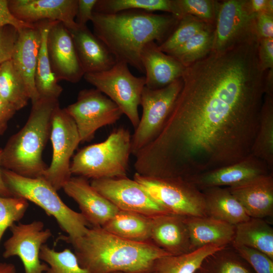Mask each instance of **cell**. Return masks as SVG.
<instances>
[{"label":"cell","instance_id":"d6a6232c","mask_svg":"<svg viewBox=\"0 0 273 273\" xmlns=\"http://www.w3.org/2000/svg\"><path fill=\"white\" fill-rule=\"evenodd\" d=\"M128 10L160 11L175 16L174 0H98L94 12L114 14Z\"/></svg>","mask_w":273,"mask_h":273},{"label":"cell","instance_id":"ab89813d","mask_svg":"<svg viewBox=\"0 0 273 273\" xmlns=\"http://www.w3.org/2000/svg\"><path fill=\"white\" fill-rule=\"evenodd\" d=\"M18 37V30L11 25L0 27V65L11 60Z\"/></svg>","mask_w":273,"mask_h":273},{"label":"cell","instance_id":"d590c367","mask_svg":"<svg viewBox=\"0 0 273 273\" xmlns=\"http://www.w3.org/2000/svg\"><path fill=\"white\" fill-rule=\"evenodd\" d=\"M210 25H212L207 24L193 16H184L179 20L170 35L158 45V48L162 52L168 54Z\"/></svg>","mask_w":273,"mask_h":273},{"label":"cell","instance_id":"8d00e7d4","mask_svg":"<svg viewBox=\"0 0 273 273\" xmlns=\"http://www.w3.org/2000/svg\"><path fill=\"white\" fill-rule=\"evenodd\" d=\"M218 2L212 0H174L175 17L179 20L184 16L191 15L214 26Z\"/></svg>","mask_w":273,"mask_h":273},{"label":"cell","instance_id":"f6af8a7d","mask_svg":"<svg viewBox=\"0 0 273 273\" xmlns=\"http://www.w3.org/2000/svg\"><path fill=\"white\" fill-rule=\"evenodd\" d=\"M16 112L14 108L0 96V134L6 130L8 121Z\"/></svg>","mask_w":273,"mask_h":273},{"label":"cell","instance_id":"ffe728a7","mask_svg":"<svg viewBox=\"0 0 273 273\" xmlns=\"http://www.w3.org/2000/svg\"><path fill=\"white\" fill-rule=\"evenodd\" d=\"M18 30V37L11 61L24 80L32 103L39 99L34 74L41 41L39 23Z\"/></svg>","mask_w":273,"mask_h":273},{"label":"cell","instance_id":"44dd1931","mask_svg":"<svg viewBox=\"0 0 273 273\" xmlns=\"http://www.w3.org/2000/svg\"><path fill=\"white\" fill-rule=\"evenodd\" d=\"M185 217L170 213L152 217L150 241L170 255L191 251Z\"/></svg>","mask_w":273,"mask_h":273},{"label":"cell","instance_id":"60d3db41","mask_svg":"<svg viewBox=\"0 0 273 273\" xmlns=\"http://www.w3.org/2000/svg\"><path fill=\"white\" fill-rule=\"evenodd\" d=\"M258 56L263 71L273 69V38L259 39Z\"/></svg>","mask_w":273,"mask_h":273},{"label":"cell","instance_id":"277c9868","mask_svg":"<svg viewBox=\"0 0 273 273\" xmlns=\"http://www.w3.org/2000/svg\"><path fill=\"white\" fill-rule=\"evenodd\" d=\"M32 106L25 125L3 149L2 167L23 176L42 177L47 168L42 158L50 136L52 118L59 100L39 98Z\"/></svg>","mask_w":273,"mask_h":273},{"label":"cell","instance_id":"30bf717a","mask_svg":"<svg viewBox=\"0 0 273 273\" xmlns=\"http://www.w3.org/2000/svg\"><path fill=\"white\" fill-rule=\"evenodd\" d=\"M50 139L53 157L42 177L58 191L72 177L70 159L80 143L74 121L65 108H61L59 105L55 109L52 115Z\"/></svg>","mask_w":273,"mask_h":273},{"label":"cell","instance_id":"7bdbcfd3","mask_svg":"<svg viewBox=\"0 0 273 273\" xmlns=\"http://www.w3.org/2000/svg\"><path fill=\"white\" fill-rule=\"evenodd\" d=\"M11 25L18 30L27 27H33L35 24H29L20 21L11 13L8 6V1L0 0V27Z\"/></svg>","mask_w":273,"mask_h":273},{"label":"cell","instance_id":"d6986e66","mask_svg":"<svg viewBox=\"0 0 273 273\" xmlns=\"http://www.w3.org/2000/svg\"><path fill=\"white\" fill-rule=\"evenodd\" d=\"M226 188L250 217L272 216L273 171Z\"/></svg>","mask_w":273,"mask_h":273},{"label":"cell","instance_id":"8fae6325","mask_svg":"<svg viewBox=\"0 0 273 273\" xmlns=\"http://www.w3.org/2000/svg\"><path fill=\"white\" fill-rule=\"evenodd\" d=\"M65 109L75 123L80 143L91 141L98 129L116 123L123 115L119 107L97 88L81 90L76 101Z\"/></svg>","mask_w":273,"mask_h":273},{"label":"cell","instance_id":"5bb4252c","mask_svg":"<svg viewBox=\"0 0 273 273\" xmlns=\"http://www.w3.org/2000/svg\"><path fill=\"white\" fill-rule=\"evenodd\" d=\"M90 184L119 210L151 217L168 213L139 183L127 176L92 179Z\"/></svg>","mask_w":273,"mask_h":273},{"label":"cell","instance_id":"d4e9b609","mask_svg":"<svg viewBox=\"0 0 273 273\" xmlns=\"http://www.w3.org/2000/svg\"><path fill=\"white\" fill-rule=\"evenodd\" d=\"M201 191L204 195L207 216L234 225L250 218L239 201L226 187H213Z\"/></svg>","mask_w":273,"mask_h":273},{"label":"cell","instance_id":"52a82bcc","mask_svg":"<svg viewBox=\"0 0 273 273\" xmlns=\"http://www.w3.org/2000/svg\"><path fill=\"white\" fill-rule=\"evenodd\" d=\"M133 179L168 213L185 217L207 216L202 191L186 178L152 177L135 172Z\"/></svg>","mask_w":273,"mask_h":273},{"label":"cell","instance_id":"4316f807","mask_svg":"<svg viewBox=\"0 0 273 273\" xmlns=\"http://www.w3.org/2000/svg\"><path fill=\"white\" fill-rule=\"evenodd\" d=\"M235 226L232 243L260 251L273 259V229L266 221L250 217Z\"/></svg>","mask_w":273,"mask_h":273},{"label":"cell","instance_id":"681fc988","mask_svg":"<svg viewBox=\"0 0 273 273\" xmlns=\"http://www.w3.org/2000/svg\"><path fill=\"white\" fill-rule=\"evenodd\" d=\"M195 273H203V272L199 268Z\"/></svg>","mask_w":273,"mask_h":273},{"label":"cell","instance_id":"b9f144b4","mask_svg":"<svg viewBox=\"0 0 273 273\" xmlns=\"http://www.w3.org/2000/svg\"><path fill=\"white\" fill-rule=\"evenodd\" d=\"M255 27L258 39L273 38V14L265 12L256 14Z\"/></svg>","mask_w":273,"mask_h":273},{"label":"cell","instance_id":"c3c4849f","mask_svg":"<svg viewBox=\"0 0 273 273\" xmlns=\"http://www.w3.org/2000/svg\"><path fill=\"white\" fill-rule=\"evenodd\" d=\"M0 273H16L15 266L11 263L0 262Z\"/></svg>","mask_w":273,"mask_h":273},{"label":"cell","instance_id":"7c38bea8","mask_svg":"<svg viewBox=\"0 0 273 273\" xmlns=\"http://www.w3.org/2000/svg\"><path fill=\"white\" fill-rule=\"evenodd\" d=\"M255 15L250 10L249 0L218 2L212 51H223L258 38Z\"/></svg>","mask_w":273,"mask_h":273},{"label":"cell","instance_id":"2e32d148","mask_svg":"<svg viewBox=\"0 0 273 273\" xmlns=\"http://www.w3.org/2000/svg\"><path fill=\"white\" fill-rule=\"evenodd\" d=\"M78 0H10L11 14L18 20L29 24L45 21H58L69 30L77 27L75 17Z\"/></svg>","mask_w":273,"mask_h":273},{"label":"cell","instance_id":"f546056e","mask_svg":"<svg viewBox=\"0 0 273 273\" xmlns=\"http://www.w3.org/2000/svg\"><path fill=\"white\" fill-rule=\"evenodd\" d=\"M251 154L273 171V93H265Z\"/></svg>","mask_w":273,"mask_h":273},{"label":"cell","instance_id":"9c48e42d","mask_svg":"<svg viewBox=\"0 0 273 273\" xmlns=\"http://www.w3.org/2000/svg\"><path fill=\"white\" fill-rule=\"evenodd\" d=\"M182 79L159 89L144 88L140 105L143 113L131 135V154L135 156L158 135L181 89Z\"/></svg>","mask_w":273,"mask_h":273},{"label":"cell","instance_id":"9a60e30c","mask_svg":"<svg viewBox=\"0 0 273 273\" xmlns=\"http://www.w3.org/2000/svg\"><path fill=\"white\" fill-rule=\"evenodd\" d=\"M47 51L51 68L58 81L75 83L84 73L68 28L61 22L52 23L47 35Z\"/></svg>","mask_w":273,"mask_h":273},{"label":"cell","instance_id":"83f0119b","mask_svg":"<svg viewBox=\"0 0 273 273\" xmlns=\"http://www.w3.org/2000/svg\"><path fill=\"white\" fill-rule=\"evenodd\" d=\"M53 21L39 22L41 33L37 65L34 74L35 87L39 98L59 100L63 88L53 72L47 51V35Z\"/></svg>","mask_w":273,"mask_h":273},{"label":"cell","instance_id":"484cf974","mask_svg":"<svg viewBox=\"0 0 273 273\" xmlns=\"http://www.w3.org/2000/svg\"><path fill=\"white\" fill-rule=\"evenodd\" d=\"M152 217L134 212L119 210L102 228L127 240L149 242L151 241Z\"/></svg>","mask_w":273,"mask_h":273},{"label":"cell","instance_id":"3957f363","mask_svg":"<svg viewBox=\"0 0 273 273\" xmlns=\"http://www.w3.org/2000/svg\"><path fill=\"white\" fill-rule=\"evenodd\" d=\"M70 244L80 265L90 273H151L157 259L169 255L151 241L127 240L98 226L88 227Z\"/></svg>","mask_w":273,"mask_h":273},{"label":"cell","instance_id":"4dcf8cb0","mask_svg":"<svg viewBox=\"0 0 273 273\" xmlns=\"http://www.w3.org/2000/svg\"><path fill=\"white\" fill-rule=\"evenodd\" d=\"M0 96L16 111L26 106L30 100L24 80L11 60L0 65Z\"/></svg>","mask_w":273,"mask_h":273},{"label":"cell","instance_id":"6da1fadb","mask_svg":"<svg viewBox=\"0 0 273 273\" xmlns=\"http://www.w3.org/2000/svg\"><path fill=\"white\" fill-rule=\"evenodd\" d=\"M258 40L211 51L185 67L167 119L143 150L153 170L186 178L251 155L265 93Z\"/></svg>","mask_w":273,"mask_h":273},{"label":"cell","instance_id":"1f68e13d","mask_svg":"<svg viewBox=\"0 0 273 273\" xmlns=\"http://www.w3.org/2000/svg\"><path fill=\"white\" fill-rule=\"evenodd\" d=\"M214 37V26L210 25L168 55L187 67L211 53Z\"/></svg>","mask_w":273,"mask_h":273},{"label":"cell","instance_id":"f35d334b","mask_svg":"<svg viewBox=\"0 0 273 273\" xmlns=\"http://www.w3.org/2000/svg\"><path fill=\"white\" fill-rule=\"evenodd\" d=\"M231 244L234 250L252 267L255 273H273V259L266 254L235 243Z\"/></svg>","mask_w":273,"mask_h":273},{"label":"cell","instance_id":"ee69618b","mask_svg":"<svg viewBox=\"0 0 273 273\" xmlns=\"http://www.w3.org/2000/svg\"><path fill=\"white\" fill-rule=\"evenodd\" d=\"M98 0H78L75 22L79 26L86 25L92 20Z\"/></svg>","mask_w":273,"mask_h":273},{"label":"cell","instance_id":"7a4b0ae2","mask_svg":"<svg viewBox=\"0 0 273 273\" xmlns=\"http://www.w3.org/2000/svg\"><path fill=\"white\" fill-rule=\"evenodd\" d=\"M178 21L171 14L128 10L114 14L94 12L91 22L94 34L117 62H124L144 73L141 59L144 47L151 42L161 43Z\"/></svg>","mask_w":273,"mask_h":273},{"label":"cell","instance_id":"cb8c5ba5","mask_svg":"<svg viewBox=\"0 0 273 273\" xmlns=\"http://www.w3.org/2000/svg\"><path fill=\"white\" fill-rule=\"evenodd\" d=\"M191 251L210 244L228 246L233 242L236 226L209 216L185 217Z\"/></svg>","mask_w":273,"mask_h":273},{"label":"cell","instance_id":"e575fe53","mask_svg":"<svg viewBox=\"0 0 273 273\" xmlns=\"http://www.w3.org/2000/svg\"><path fill=\"white\" fill-rule=\"evenodd\" d=\"M39 258L49 266L44 273H90L80 265L75 254L68 248L58 252L44 244Z\"/></svg>","mask_w":273,"mask_h":273},{"label":"cell","instance_id":"8992f818","mask_svg":"<svg viewBox=\"0 0 273 273\" xmlns=\"http://www.w3.org/2000/svg\"><path fill=\"white\" fill-rule=\"evenodd\" d=\"M131 135L129 131L119 127L107 138L80 149L70 165L71 174L92 179L127 176Z\"/></svg>","mask_w":273,"mask_h":273},{"label":"cell","instance_id":"e0dca14e","mask_svg":"<svg viewBox=\"0 0 273 273\" xmlns=\"http://www.w3.org/2000/svg\"><path fill=\"white\" fill-rule=\"evenodd\" d=\"M78 204L90 226L102 227L119 209L94 189L86 178L71 177L62 188Z\"/></svg>","mask_w":273,"mask_h":273},{"label":"cell","instance_id":"ac0fdd59","mask_svg":"<svg viewBox=\"0 0 273 273\" xmlns=\"http://www.w3.org/2000/svg\"><path fill=\"white\" fill-rule=\"evenodd\" d=\"M271 171L264 162L251 154L235 164L194 175L186 179L202 190L235 186Z\"/></svg>","mask_w":273,"mask_h":273},{"label":"cell","instance_id":"5b68a950","mask_svg":"<svg viewBox=\"0 0 273 273\" xmlns=\"http://www.w3.org/2000/svg\"><path fill=\"white\" fill-rule=\"evenodd\" d=\"M2 174L14 196L34 203L55 218L61 230L67 234L59 237L60 240L70 243L83 236L89 227L80 212L65 204L57 191L43 177H27L4 168Z\"/></svg>","mask_w":273,"mask_h":273},{"label":"cell","instance_id":"74e56055","mask_svg":"<svg viewBox=\"0 0 273 273\" xmlns=\"http://www.w3.org/2000/svg\"><path fill=\"white\" fill-rule=\"evenodd\" d=\"M28 206L23 198L0 196V243L6 231L23 218Z\"/></svg>","mask_w":273,"mask_h":273},{"label":"cell","instance_id":"f907efd6","mask_svg":"<svg viewBox=\"0 0 273 273\" xmlns=\"http://www.w3.org/2000/svg\"><path fill=\"white\" fill-rule=\"evenodd\" d=\"M114 273H123V272H114ZM151 273H155L154 272H152Z\"/></svg>","mask_w":273,"mask_h":273},{"label":"cell","instance_id":"836d02e7","mask_svg":"<svg viewBox=\"0 0 273 273\" xmlns=\"http://www.w3.org/2000/svg\"><path fill=\"white\" fill-rule=\"evenodd\" d=\"M200 269L203 273H252L246 261L227 246L206 257Z\"/></svg>","mask_w":273,"mask_h":273},{"label":"cell","instance_id":"f1b7e54d","mask_svg":"<svg viewBox=\"0 0 273 273\" xmlns=\"http://www.w3.org/2000/svg\"><path fill=\"white\" fill-rule=\"evenodd\" d=\"M226 246L217 244L205 246L188 253L177 255H166L154 263L155 273H195L208 255Z\"/></svg>","mask_w":273,"mask_h":273},{"label":"cell","instance_id":"ba28073f","mask_svg":"<svg viewBox=\"0 0 273 273\" xmlns=\"http://www.w3.org/2000/svg\"><path fill=\"white\" fill-rule=\"evenodd\" d=\"M84 79L113 101L129 120L135 129L140 117L138 108L145 86V77H136L128 65L116 62L108 70L84 74Z\"/></svg>","mask_w":273,"mask_h":273},{"label":"cell","instance_id":"7402d4cb","mask_svg":"<svg viewBox=\"0 0 273 273\" xmlns=\"http://www.w3.org/2000/svg\"><path fill=\"white\" fill-rule=\"evenodd\" d=\"M141 59L146 73L145 86L150 89L164 87L181 78L185 67L171 56L151 42L142 50Z\"/></svg>","mask_w":273,"mask_h":273},{"label":"cell","instance_id":"bcb514c9","mask_svg":"<svg viewBox=\"0 0 273 273\" xmlns=\"http://www.w3.org/2000/svg\"><path fill=\"white\" fill-rule=\"evenodd\" d=\"M249 5L255 15L263 12L273 14L272 0H249Z\"/></svg>","mask_w":273,"mask_h":273},{"label":"cell","instance_id":"603a6c76","mask_svg":"<svg viewBox=\"0 0 273 273\" xmlns=\"http://www.w3.org/2000/svg\"><path fill=\"white\" fill-rule=\"evenodd\" d=\"M69 31L84 74L105 71L115 64V57L86 25Z\"/></svg>","mask_w":273,"mask_h":273},{"label":"cell","instance_id":"4fadbf2b","mask_svg":"<svg viewBox=\"0 0 273 273\" xmlns=\"http://www.w3.org/2000/svg\"><path fill=\"white\" fill-rule=\"evenodd\" d=\"M12 235L4 243L3 256L8 258L18 256L21 260L25 273H43L49 268L42 262L39 253L42 245L52 237L50 229L44 223L34 220L28 223L13 224L10 228Z\"/></svg>","mask_w":273,"mask_h":273},{"label":"cell","instance_id":"7dc6e473","mask_svg":"<svg viewBox=\"0 0 273 273\" xmlns=\"http://www.w3.org/2000/svg\"><path fill=\"white\" fill-rule=\"evenodd\" d=\"M3 150L0 149V196L13 197L14 195L6 185L3 179L2 168Z\"/></svg>","mask_w":273,"mask_h":273}]
</instances>
